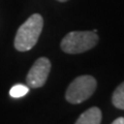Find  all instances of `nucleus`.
<instances>
[{
    "label": "nucleus",
    "mask_w": 124,
    "mask_h": 124,
    "mask_svg": "<svg viewBox=\"0 0 124 124\" xmlns=\"http://www.w3.org/2000/svg\"><path fill=\"white\" fill-rule=\"evenodd\" d=\"M44 28V19L39 14H33L19 27L15 37V48L19 52L31 50L39 38Z\"/></svg>",
    "instance_id": "f257e3e1"
},
{
    "label": "nucleus",
    "mask_w": 124,
    "mask_h": 124,
    "mask_svg": "<svg viewBox=\"0 0 124 124\" xmlns=\"http://www.w3.org/2000/svg\"><path fill=\"white\" fill-rule=\"evenodd\" d=\"M98 42L93 31H71L61 40V50L66 54H81L93 49Z\"/></svg>",
    "instance_id": "f03ea898"
},
{
    "label": "nucleus",
    "mask_w": 124,
    "mask_h": 124,
    "mask_svg": "<svg viewBox=\"0 0 124 124\" xmlns=\"http://www.w3.org/2000/svg\"><path fill=\"white\" fill-rule=\"evenodd\" d=\"M96 85V80L92 76H80L69 84L65 92V98L69 103H82L95 92Z\"/></svg>",
    "instance_id": "7ed1b4c3"
},
{
    "label": "nucleus",
    "mask_w": 124,
    "mask_h": 124,
    "mask_svg": "<svg viewBox=\"0 0 124 124\" xmlns=\"http://www.w3.org/2000/svg\"><path fill=\"white\" fill-rule=\"evenodd\" d=\"M51 61L46 57H40L34 62L29 72L27 73V86L31 88H40L46 82L51 71Z\"/></svg>",
    "instance_id": "20e7f679"
},
{
    "label": "nucleus",
    "mask_w": 124,
    "mask_h": 124,
    "mask_svg": "<svg viewBox=\"0 0 124 124\" xmlns=\"http://www.w3.org/2000/svg\"><path fill=\"white\" fill-rule=\"evenodd\" d=\"M102 119L101 111L96 107L88 108L78 118L76 124H100Z\"/></svg>",
    "instance_id": "39448f33"
},
{
    "label": "nucleus",
    "mask_w": 124,
    "mask_h": 124,
    "mask_svg": "<svg viewBox=\"0 0 124 124\" xmlns=\"http://www.w3.org/2000/svg\"><path fill=\"white\" fill-rule=\"evenodd\" d=\"M112 102L117 108L124 110V82L115 89L112 96Z\"/></svg>",
    "instance_id": "423d86ee"
},
{
    "label": "nucleus",
    "mask_w": 124,
    "mask_h": 124,
    "mask_svg": "<svg viewBox=\"0 0 124 124\" xmlns=\"http://www.w3.org/2000/svg\"><path fill=\"white\" fill-rule=\"evenodd\" d=\"M28 92H29L28 86H25V85H22V84H18V85H15V86L9 90V95L11 97L19 98V97H23V96L26 95Z\"/></svg>",
    "instance_id": "0eeeda50"
},
{
    "label": "nucleus",
    "mask_w": 124,
    "mask_h": 124,
    "mask_svg": "<svg viewBox=\"0 0 124 124\" xmlns=\"http://www.w3.org/2000/svg\"><path fill=\"white\" fill-rule=\"evenodd\" d=\"M112 124H124V118H123V117L117 118V119H116Z\"/></svg>",
    "instance_id": "6e6552de"
},
{
    "label": "nucleus",
    "mask_w": 124,
    "mask_h": 124,
    "mask_svg": "<svg viewBox=\"0 0 124 124\" xmlns=\"http://www.w3.org/2000/svg\"><path fill=\"white\" fill-rule=\"evenodd\" d=\"M57 1H59V2H66V1H68V0H57Z\"/></svg>",
    "instance_id": "1a4fd4ad"
}]
</instances>
